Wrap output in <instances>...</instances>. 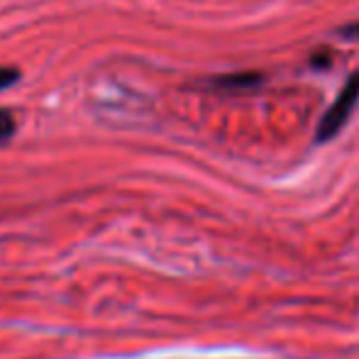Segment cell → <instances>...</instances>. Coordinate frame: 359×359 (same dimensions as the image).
Returning <instances> with one entry per match:
<instances>
[{"mask_svg": "<svg viewBox=\"0 0 359 359\" xmlns=\"http://www.w3.org/2000/svg\"><path fill=\"white\" fill-rule=\"evenodd\" d=\"M357 98H359V72L350 76V81L342 86L340 95L335 98V103H332L330 108L325 110V115L320 118L318 130H316L318 142H327V140H332L345 128V123L350 120L352 108L357 105Z\"/></svg>", "mask_w": 359, "mask_h": 359, "instance_id": "6da1fadb", "label": "cell"}, {"mask_svg": "<svg viewBox=\"0 0 359 359\" xmlns=\"http://www.w3.org/2000/svg\"><path fill=\"white\" fill-rule=\"evenodd\" d=\"M262 83L259 74H232V76H220V79L213 81L215 88L222 90H235V88H255V86Z\"/></svg>", "mask_w": 359, "mask_h": 359, "instance_id": "7a4b0ae2", "label": "cell"}, {"mask_svg": "<svg viewBox=\"0 0 359 359\" xmlns=\"http://www.w3.org/2000/svg\"><path fill=\"white\" fill-rule=\"evenodd\" d=\"M15 128H18V123H15V115L10 113V110H0V144L8 142L10 137L15 135Z\"/></svg>", "mask_w": 359, "mask_h": 359, "instance_id": "3957f363", "label": "cell"}, {"mask_svg": "<svg viewBox=\"0 0 359 359\" xmlns=\"http://www.w3.org/2000/svg\"><path fill=\"white\" fill-rule=\"evenodd\" d=\"M20 79L18 69H8V67H0V88H8V86H13L15 81Z\"/></svg>", "mask_w": 359, "mask_h": 359, "instance_id": "277c9868", "label": "cell"}]
</instances>
